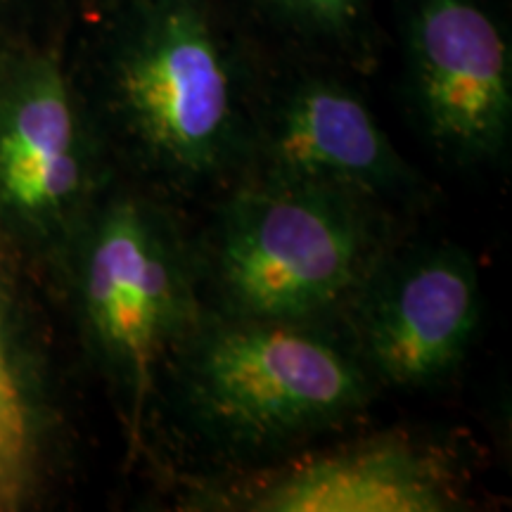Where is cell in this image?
I'll return each mask as SVG.
<instances>
[{
  "label": "cell",
  "instance_id": "6da1fadb",
  "mask_svg": "<svg viewBox=\"0 0 512 512\" xmlns=\"http://www.w3.org/2000/svg\"><path fill=\"white\" fill-rule=\"evenodd\" d=\"M107 112L138 185L164 200L245 176L252 105L204 0H136L107 62Z\"/></svg>",
  "mask_w": 512,
  "mask_h": 512
},
{
  "label": "cell",
  "instance_id": "277c9868",
  "mask_svg": "<svg viewBox=\"0 0 512 512\" xmlns=\"http://www.w3.org/2000/svg\"><path fill=\"white\" fill-rule=\"evenodd\" d=\"M74 233L83 328L140 437L171 356L207 311L195 240L138 183L102 197Z\"/></svg>",
  "mask_w": 512,
  "mask_h": 512
},
{
  "label": "cell",
  "instance_id": "30bf717a",
  "mask_svg": "<svg viewBox=\"0 0 512 512\" xmlns=\"http://www.w3.org/2000/svg\"><path fill=\"white\" fill-rule=\"evenodd\" d=\"M36 458V408L0 290V512L19 510L27 503Z\"/></svg>",
  "mask_w": 512,
  "mask_h": 512
},
{
  "label": "cell",
  "instance_id": "5b68a950",
  "mask_svg": "<svg viewBox=\"0 0 512 512\" xmlns=\"http://www.w3.org/2000/svg\"><path fill=\"white\" fill-rule=\"evenodd\" d=\"M347 339L377 387L446 382L477 337V261L448 240L392 245L342 313Z\"/></svg>",
  "mask_w": 512,
  "mask_h": 512
},
{
  "label": "cell",
  "instance_id": "9c48e42d",
  "mask_svg": "<svg viewBox=\"0 0 512 512\" xmlns=\"http://www.w3.org/2000/svg\"><path fill=\"white\" fill-rule=\"evenodd\" d=\"M233 503L252 512H444L458 494L425 448L384 437L278 470Z\"/></svg>",
  "mask_w": 512,
  "mask_h": 512
},
{
  "label": "cell",
  "instance_id": "3957f363",
  "mask_svg": "<svg viewBox=\"0 0 512 512\" xmlns=\"http://www.w3.org/2000/svg\"><path fill=\"white\" fill-rule=\"evenodd\" d=\"M389 207L330 185L245 176L195 240L207 311L332 323L392 247Z\"/></svg>",
  "mask_w": 512,
  "mask_h": 512
},
{
  "label": "cell",
  "instance_id": "8fae6325",
  "mask_svg": "<svg viewBox=\"0 0 512 512\" xmlns=\"http://www.w3.org/2000/svg\"><path fill=\"white\" fill-rule=\"evenodd\" d=\"M299 29L320 36H347L361 19L363 0H268Z\"/></svg>",
  "mask_w": 512,
  "mask_h": 512
},
{
  "label": "cell",
  "instance_id": "8992f818",
  "mask_svg": "<svg viewBox=\"0 0 512 512\" xmlns=\"http://www.w3.org/2000/svg\"><path fill=\"white\" fill-rule=\"evenodd\" d=\"M406 29L425 138L458 166L498 162L512 131V53L498 19L477 0H418Z\"/></svg>",
  "mask_w": 512,
  "mask_h": 512
},
{
  "label": "cell",
  "instance_id": "52a82bcc",
  "mask_svg": "<svg viewBox=\"0 0 512 512\" xmlns=\"http://www.w3.org/2000/svg\"><path fill=\"white\" fill-rule=\"evenodd\" d=\"M245 176L330 185L384 207L425 195L422 176L361 95L318 76L294 81L264 107H252Z\"/></svg>",
  "mask_w": 512,
  "mask_h": 512
},
{
  "label": "cell",
  "instance_id": "ba28073f",
  "mask_svg": "<svg viewBox=\"0 0 512 512\" xmlns=\"http://www.w3.org/2000/svg\"><path fill=\"white\" fill-rule=\"evenodd\" d=\"M88 190L91 147L60 64L0 62V211L29 233H74Z\"/></svg>",
  "mask_w": 512,
  "mask_h": 512
},
{
  "label": "cell",
  "instance_id": "7a4b0ae2",
  "mask_svg": "<svg viewBox=\"0 0 512 512\" xmlns=\"http://www.w3.org/2000/svg\"><path fill=\"white\" fill-rule=\"evenodd\" d=\"M183 427L226 458L273 456L354 420L375 380L332 323L204 311L162 375Z\"/></svg>",
  "mask_w": 512,
  "mask_h": 512
}]
</instances>
